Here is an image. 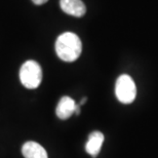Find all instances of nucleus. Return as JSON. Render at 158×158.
Listing matches in <instances>:
<instances>
[{"mask_svg": "<svg viewBox=\"0 0 158 158\" xmlns=\"http://www.w3.org/2000/svg\"><path fill=\"white\" fill-rule=\"evenodd\" d=\"M81 40L75 33L65 32L61 34L56 41V52L62 61H76L81 55Z\"/></svg>", "mask_w": 158, "mask_h": 158, "instance_id": "1", "label": "nucleus"}, {"mask_svg": "<svg viewBox=\"0 0 158 158\" xmlns=\"http://www.w3.org/2000/svg\"><path fill=\"white\" fill-rule=\"evenodd\" d=\"M20 79L22 84L26 88H37L42 80V70L40 65L35 61L25 62L20 70Z\"/></svg>", "mask_w": 158, "mask_h": 158, "instance_id": "2", "label": "nucleus"}, {"mask_svg": "<svg viewBox=\"0 0 158 158\" xmlns=\"http://www.w3.org/2000/svg\"><path fill=\"white\" fill-rule=\"evenodd\" d=\"M115 94L120 103L131 104L135 101L137 96V87L135 81L131 76L122 74L116 80Z\"/></svg>", "mask_w": 158, "mask_h": 158, "instance_id": "3", "label": "nucleus"}, {"mask_svg": "<svg viewBox=\"0 0 158 158\" xmlns=\"http://www.w3.org/2000/svg\"><path fill=\"white\" fill-rule=\"evenodd\" d=\"M60 6L63 11L72 17L80 18L83 17L86 12L85 4L81 0H61Z\"/></svg>", "mask_w": 158, "mask_h": 158, "instance_id": "4", "label": "nucleus"}, {"mask_svg": "<svg viewBox=\"0 0 158 158\" xmlns=\"http://www.w3.org/2000/svg\"><path fill=\"white\" fill-rule=\"evenodd\" d=\"M76 105L75 101L70 97H63L56 106V116L62 119L66 120L70 118L72 115L75 113V109H76Z\"/></svg>", "mask_w": 158, "mask_h": 158, "instance_id": "5", "label": "nucleus"}, {"mask_svg": "<svg viewBox=\"0 0 158 158\" xmlns=\"http://www.w3.org/2000/svg\"><path fill=\"white\" fill-rule=\"evenodd\" d=\"M104 143V135L101 131H94L88 137V140L85 145V150L90 156L97 157L100 153L101 148Z\"/></svg>", "mask_w": 158, "mask_h": 158, "instance_id": "6", "label": "nucleus"}, {"mask_svg": "<svg viewBox=\"0 0 158 158\" xmlns=\"http://www.w3.org/2000/svg\"><path fill=\"white\" fill-rule=\"evenodd\" d=\"M22 153L25 158H48L45 149L33 141H29L23 145Z\"/></svg>", "mask_w": 158, "mask_h": 158, "instance_id": "7", "label": "nucleus"}, {"mask_svg": "<svg viewBox=\"0 0 158 158\" xmlns=\"http://www.w3.org/2000/svg\"><path fill=\"white\" fill-rule=\"evenodd\" d=\"M32 1L35 3L36 5H41V4H44L45 2H47L48 0H32Z\"/></svg>", "mask_w": 158, "mask_h": 158, "instance_id": "8", "label": "nucleus"}, {"mask_svg": "<svg viewBox=\"0 0 158 158\" xmlns=\"http://www.w3.org/2000/svg\"><path fill=\"white\" fill-rule=\"evenodd\" d=\"M86 100H87L86 98H83V99H82V100L80 101V103H79L78 105H79V106H82L83 104H85V102H86Z\"/></svg>", "mask_w": 158, "mask_h": 158, "instance_id": "9", "label": "nucleus"}]
</instances>
